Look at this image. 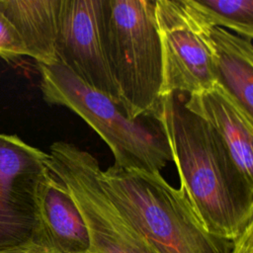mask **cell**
I'll list each match as a JSON object with an SVG mask.
<instances>
[{
  "instance_id": "obj_8",
  "label": "cell",
  "mask_w": 253,
  "mask_h": 253,
  "mask_svg": "<svg viewBox=\"0 0 253 253\" xmlns=\"http://www.w3.org/2000/svg\"><path fill=\"white\" fill-rule=\"evenodd\" d=\"M155 17L163 57L162 98L213 86L216 77L210 54L189 25L180 1L155 0Z\"/></svg>"
},
{
  "instance_id": "obj_1",
  "label": "cell",
  "mask_w": 253,
  "mask_h": 253,
  "mask_svg": "<svg viewBox=\"0 0 253 253\" xmlns=\"http://www.w3.org/2000/svg\"><path fill=\"white\" fill-rule=\"evenodd\" d=\"M159 122L180 179V189L206 230L236 240L253 223V184L235 164L212 127L168 94L153 115Z\"/></svg>"
},
{
  "instance_id": "obj_14",
  "label": "cell",
  "mask_w": 253,
  "mask_h": 253,
  "mask_svg": "<svg viewBox=\"0 0 253 253\" xmlns=\"http://www.w3.org/2000/svg\"><path fill=\"white\" fill-rule=\"evenodd\" d=\"M24 55L27 50L18 32L0 10V57L13 60Z\"/></svg>"
},
{
  "instance_id": "obj_12",
  "label": "cell",
  "mask_w": 253,
  "mask_h": 253,
  "mask_svg": "<svg viewBox=\"0 0 253 253\" xmlns=\"http://www.w3.org/2000/svg\"><path fill=\"white\" fill-rule=\"evenodd\" d=\"M60 0H0V10L18 32L27 55L38 64L57 62Z\"/></svg>"
},
{
  "instance_id": "obj_4",
  "label": "cell",
  "mask_w": 253,
  "mask_h": 253,
  "mask_svg": "<svg viewBox=\"0 0 253 253\" xmlns=\"http://www.w3.org/2000/svg\"><path fill=\"white\" fill-rule=\"evenodd\" d=\"M44 101L79 116L107 143L113 166L160 173L172 161L165 133L154 116L130 120L107 95L81 81L63 64H38Z\"/></svg>"
},
{
  "instance_id": "obj_7",
  "label": "cell",
  "mask_w": 253,
  "mask_h": 253,
  "mask_svg": "<svg viewBox=\"0 0 253 253\" xmlns=\"http://www.w3.org/2000/svg\"><path fill=\"white\" fill-rule=\"evenodd\" d=\"M101 6L102 0H60L56 58L86 85L120 105L104 50Z\"/></svg>"
},
{
  "instance_id": "obj_5",
  "label": "cell",
  "mask_w": 253,
  "mask_h": 253,
  "mask_svg": "<svg viewBox=\"0 0 253 253\" xmlns=\"http://www.w3.org/2000/svg\"><path fill=\"white\" fill-rule=\"evenodd\" d=\"M46 166L68 191L86 222L92 253H156L103 189L98 160L76 145H50Z\"/></svg>"
},
{
  "instance_id": "obj_2",
  "label": "cell",
  "mask_w": 253,
  "mask_h": 253,
  "mask_svg": "<svg viewBox=\"0 0 253 253\" xmlns=\"http://www.w3.org/2000/svg\"><path fill=\"white\" fill-rule=\"evenodd\" d=\"M103 189L156 253H232L235 240L209 233L183 191L160 173L110 166Z\"/></svg>"
},
{
  "instance_id": "obj_13",
  "label": "cell",
  "mask_w": 253,
  "mask_h": 253,
  "mask_svg": "<svg viewBox=\"0 0 253 253\" xmlns=\"http://www.w3.org/2000/svg\"><path fill=\"white\" fill-rule=\"evenodd\" d=\"M188 10L207 25L253 38V0H183Z\"/></svg>"
},
{
  "instance_id": "obj_6",
  "label": "cell",
  "mask_w": 253,
  "mask_h": 253,
  "mask_svg": "<svg viewBox=\"0 0 253 253\" xmlns=\"http://www.w3.org/2000/svg\"><path fill=\"white\" fill-rule=\"evenodd\" d=\"M47 153L0 133V249L40 242L38 199L48 175ZM48 249V248H47Z\"/></svg>"
},
{
  "instance_id": "obj_16",
  "label": "cell",
  "mask_w": 253,
  "mask_h": 253,
  "mask_svg": "<svg viewBox=\"0 0 253 253\" xmlns=\"http://www.w3.org/2000/svg\"><path fill=\"white\" fill-rule=\"evenodd\" d=\"M0 253H50L45 245L40 242H31L24 245L0 249Z\"/></svg>"
},
{
  "instance_id": "obj_11",
  "label": "cell",
  "mask_w": 253,
  "mask_h": 253,
  "mask_svg": "<svg viewBox=\"0 0 253 253\" xmlns=\"http://www.w3.org/2000/svg\"><path fill=\"white\" fill-rule=\"evenodd\" d=\"M41 236L50 253H88L90 236L77 205L68 191L50 174L38 199Z\"/></svg>"
},
{
  "instance_id": "obj_9",
  "label": "cell",
  "mask_w": 253,
  "mask_h": 253,
  "mask_svg": "<svg viewBox=\"0 0 253 253\" xmlns=\"http://www.w3.org/2000/svg\"><path fill=\"white\" fill-rule=\"evenodd\" d=\"M183 13L206 46L219 84L253 118L252 40L205 24L179 0Z\"/></svg>"
},
{
  "instance_id": "obj_15",
  "label": "cell",
  "mask_w": 253,
  "mask_h": 253,
  "mask_svg": "<svg viewBox=\"0 0 253 253\" xmlns=\"http://www.w3.org/2000/svg\"><path fill=\"white\" fill-rule=\"evenodd\" d=\"M232 253H253V223L235 240Z\"/></svg>"
},
{
  "instance_id": "obj_3",
  "label": "cell",
  "mask_w": 253,
  "mask_h": 253,
  "mask_svg": "<svg viewBox=\"0 0 253 253\" xmlns=\"http://www.w3.org/2000/svg\"><path fill=\"white\" fill-rule=\"evenodd\" d=\"M101 30L121 107L130 120L153 116L163 90L155 0H102Z\"/></svg>"
},
{
  "instance_id": "obj_10",
  "label": "cell",
  "mask_w": 253,
  "mask_h": 253,
  "mask_svg": "<svg viewBox=\"0 0 253 253\" xmlns=\"http://www.w3.org/2000/svg\"><path fill=\"white\" fill-rule=\"evenodd\" d=\"M183 102L219 135L237 167L253 184V118L217 83L190 94Z\"/></svg>"
},
{
  "instance_id": "obj_17",
  "label": "cell",
  "mask_w": 253,
  "mask_h": 253,
  "mask_svg": "<svg viewBox=\"0 0 253 253\" xmlns=\"http://www.w3.org/2000/svg\"><path fill=\"white\" fill-rule=\"evenodd\" d=\"M88 253H92V252H90V251H89V252H88Z\"/></svg>"
}]
</instances>
